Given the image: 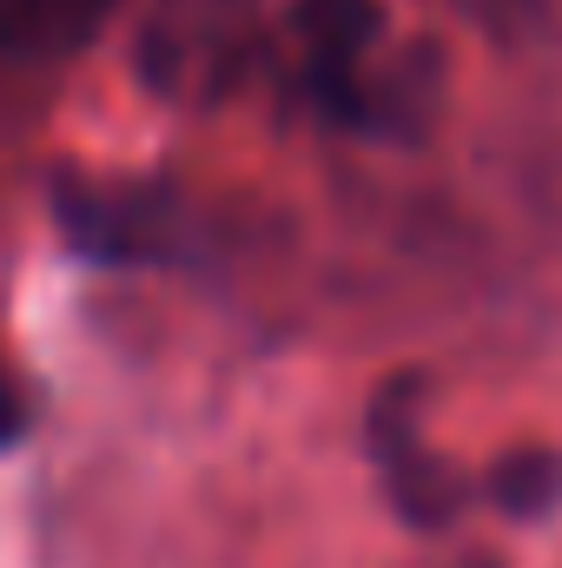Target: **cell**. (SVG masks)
I'll use <instances>...</instances> for the list:
<instances>
[{"label":"cell","mask_w":562,"mask_h":568,"mask_svg":"<svg viewBox=\"0 0 562 568\" xmlns=\"http://www.w3.org/2000/svg\"><path fill=\"white\" fill-rule=\"evenodd\" d=\"M53 219L93 265H185L199 252L192 205L159 179H60Z\"/></svg>","instance_id":"3"},{"label":"cell","mask_w":562,"mask_h":568,"mask_svg":"<svg viewBox=\"0 0 562 568\" xmlns=\"http://www.w3.org/2000/svg\"><path fill=\"white\" fill-rule=\"evenodd\" d=\"M113 13L120 0H0V67H67L107 33Z\"/></svg>","instance_id":"5"},{"label":"cell","mask_w":562,"mask_h":568,"mask_svg":"<svg viewBox=\"0 0 562 568\" xmlns=\"http://www.w3.org/2000/svg\"><path fill=\"white\" fill-rule=\"evenodd\" d=\"M450 568H490V562H450Z\"/></svg>","instance_id":"8"},{"label":"cell","mask_w":562,"mask_h":568,"mask_svg":"<svg viewBox=\"0 0 562 568\" xmlns=\"http://www.w3.org/2000/svg\"><path fill=\"white\" fill-rule=\"evenodd\" d=\"M291 0H145L140 73L172 100H225L252 73H279Z\"/></svg>","instance_id":"2"},{"label":"cell","mask_w":562,"mask_h":568,"mask_svg":"<svg viewBox=\"0 0 562 568\" xmlns=\"http://www.w3.org/2000/svg\"><path fill=\"white\" fill-rule=\"evenodd\" d=\"M20 429H27V390H20V377L0 364V449H7Z\"/></svg>","instance_id":"7"},{"label":"cell","mask_w":562,"mask_h":568,"mask_svg":"<svg viewBox=\"0 0 562 568\" xmlns=\"http://www.w3.org/2000/svg\"><path fill=\"white\" fill-rule=\"evenodd\" d=\"M279 80L291 100L344 133H411L430 100L411 60H391L378 0H291Z\"/></svg>","instance_id":"1"},{"label":"cell","mask_w":562,"mask_h":568,"mask_svg":"<svg viewBox=\"0 0 562 568\" xmlns=\"http://www.w3.org/2000/svg\"><path fill=\"white\" fill-rule=\"evenodd\" d=\"M418 397H423L418 377L384 384V397L371 404V456H378V476H384L398 516L418 523V529H443V523L463 509V483H456V469L423 443Z\"/></svg>","instance_id":"4"},{"label":"cell","mask_w":562,"mask_h":568,"mask_svg":"<svg viewBox=\"0 0 562 568\" xmlns=\"http://www.w3.org/2000/svg\"><path fill=\"white\" fill-rule=\"evenodd\" d=\"M490 496L510 509V516H543L562 503V456L556 449H516L496 463L490 476Z\"/></svg>","instance_id":"6"}]
</instances>
